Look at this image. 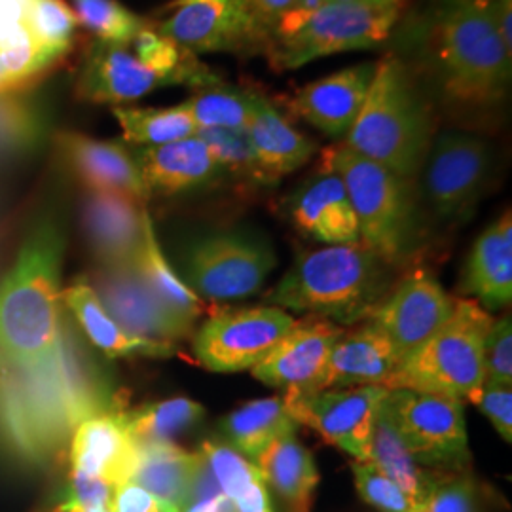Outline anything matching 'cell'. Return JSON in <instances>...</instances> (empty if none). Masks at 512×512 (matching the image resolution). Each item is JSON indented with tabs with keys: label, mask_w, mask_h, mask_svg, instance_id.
<instances>
[{
	"label": "cell",
	"mask_w": 512,
	"mask_h": 512,
	"mask_svg": "<svg viewBox=\"0 0 512 512\" xmlns=\"http://www.w3.org/2000/svg\"><path fill=\"white\" fill-rule=\"evenodd\" d=\"M391 266L363 243L306 251L266 296V306L351 325L368 321L391 289Z\"/></svg>",
	"instance_id": "1"
},
{
	"label": "cell",
	"mask_w": 512,
	"mask_h": 512,
	"mask_svg": "<svg viewBox=\"0 0 512 512\" xmlns=\"http://www.w3.org/2000/svg\"><path fill=\"white\" fill-rule=\"evenodd\" d=\"M433 110L399 57L376 63L363 109L344 145L395 175L414 181L433 145Z\"/></svg>",
	"instance_id": "2"
},
{
	"label": "cell",
	"mask_w": 512,
	"mask_h": 512,
	"mask_svg": "<svg viewBox=\"0 0 512 512\" xmlns=\"http://www.w3.org/2000/svg\"><path fill=\"white\" fill-rule=\"evenodd\" d=\"M61 232L44 219L0 285V353L19 366L46 363L59 336Z\"/></svg>",
	"instance_id": "3"
},
{
	"label": "cell",
	"mask_w": 512,
	"mask_h": 512,
	"mask_svg": "<svg viewBox=\"0 0 512 512\" xmlns=\"http://www.w3.org/2000/svg\"><path fill=\"white\" fill-rule=\"evenodd\" d=\"M433 52L448 101L490 109L507 97L512 55L497 35L488 0H452L435 21Z\"/></svg>",
	"instance_id": "4"
},
{
	"label": "cell",
	"mask_w": 512,
	"mask_h": 512,
	"mask_svg": "<svg viewBox=\"0 0 512 512\" xmlns=\"http://www.w3.org/2000/svg\"><path fill=\"white\" fill-rule=\"evenodd\" d=\"M323 169L346 184L366 249L391 268L410 262L423 236L414 181L366 160L344 143L323 152Z\"/></svg>",
	"instance_id": "5"
},
{
	"label": "cell",
	"mask_w": 512,
	"mask_h": 512,
	"mask_svg": "<svg viewBox=\"0 0 512 512\" xmlns=\"http://www.w3.org/2000/svg\"><path fill=\"white\" fill-rule=\"evenodd\" d=\"M403 8H363L325 2L291 10L272 29L264 54L274 71H293L319 57L380 48Z\"/></svg>",
	"instance_id": "6"
},
{
	"label": "cell",
	"mask_w": 512,
	"mask_h": 512,
	"mask_svg": "<svg viewBox=\"0 0 512 512\" xmlns=\"http://www.w3.org/2000/svg\"><path fill=\"white\" fill-rule=\"evenodd\" d=\"M492 325L490 311L458 298L450 319L399 366L387 389L469 399L482 385L484 342Z\"/></svg>",
	"instance_id": "7"
},
{
	"label": "cell",
	"mask_w": 512,
	"mask_h": 512,
	"mask_svg": "<svg viewBox=\"0 0 512 512\" xmlns=\"http://www.w3.org/2000/svg\"><path fill=\"white\" fill-rule=\"evenodd\" d=\"M275 262L270 243L251 232H213L188 245L184 279L203 300H241L262 289Z\"/></svg>",
	"instance_id": "8"
},
{
	"label": "cell",
	"mask_w": 512,
	"mask_h": 512,
	"mask_svg": "<svg viewBox=\"0 0 512 512\" xmlns=\"http://www.w3.org/2000/svg\"><path fill=\"white\" fill-rule=\"evenodd\" d=\"M385 403L406 448L421 467L459 473L471 465L463 401L412 389H389Z\"/></svg>",
	"instance_id": "9"
},
{
	"label": "cell",
	"mask_w": 512,
	"mask_h": 512,
	"mask_svg": "<svg viewBox=\"0 0 512 512\" xmlns=\"http://www.w3.org/2000/svg\"><path fill=\"white\" fill-rule=\"evenodd\" d=\"M492 148L471 133L448 131L433 139L425 158L423 200L440 222L469 217L488 183Z\"/></svg>",
	"instance_id": "10"
},
{
	"label": "cell",
	"mask_w": 512,
	"mask_h": 512,
	"mask_svg": "<svg viewBox=\"0 0 512 512\" xmlns=\"http://www.w3.org/2000/svg\"><path fill=\"white\" fill-rule=\"evenodd\" d=\"M294 321L293 315L275 306L220 311L194 334V355L211 372L251 370L291 330Z\"/></svg>",
	"instance_id": "11"
},
{
	"label": "cell",
	"mask_w": 512,
	"mask_h": 512,
	"mask_svg": "<svg viewBox=\"0 0 512 512\" xmlns=\"http://www.w3.org/2000/svg\"><path fill=\"white\" fill-rule=\"evenodd\" d=\"M156 31L190 54L264 52L268 33L245 0H177Z\"/></svg>",
	"instance_id": "12"
},
{
	"label": "cell",
	"mask_w": 512,
	"mask_h": 512,
	"mask_svg": "<svg viewBox=\"0 0 512 512\" xmlns=\"http://www.w3.org/2000/svg\"><path fill=\"white\" fill-rule=\"evenodd\" d=\"M387 391L380 385L319 391L289 389L283 401L298 425H308L355 461H366L376 414Z\"/></svg>",
	"instance_id": "13"
},
{
	"label": "cell",
	"mask_w": 512,
	"mask_h": 512,
	"mask_svg": "<svg viewBox=\"0 0 512 512\" xmlns=\"http://www.w3.org/2000/svg\"><path fill=\"white\" fill-rule=\"evenodd\" d=\"M456 300L442 289L435 275L425 268H414L385 296L368 321L391 340L403 365L450 319Z\"/></svg>",
	"instance_id": "14"
},
{
	"label": "cell",
	"mask_w": 512,
	"mask_h": 512,
	"mask_svg": "<svg viewBox=\"0 0 512 512\" xmlns=\"http://www.w3.org/2000/svg\"><path fill=\"white\" fill-rule=\"evenodd\" d=\"M114 323L129 336L173 344L194 336V325L150 291L133 264L103 266L92 287Z\"/></svg>",
	"instance_id": "15"
},
{
	"label": "cell",
	"mask_w": 512,
	"mask_h": 512,
	"mask_svg": "<svg viewBox=\"0 0 512 512\" xmlns=\"http://www.w3.org/2000/svg\"><path fill=\"white\" fill-rule=\"evenodd\" d=\"M344 330L321 317L294 321L291 330L251 372L258 382L275 389H315Z\"/></svg>",
	"instance_id": "16"
},
{
	"label": "cell",
	"mask_w": 512,
	"mask_h": 512,
	"mask_svg": "<svg viewBox=\"0 0 512 512\" xmlns=\"http://www.w3.org/2000/svg\"><path fill=\"white\" fill-rule=\"evenodd\" d=\"M171 86L133 54L129 44L95 40L84 55L76 74V95L99 105H126L158 88Z\"/></svg>",
	"instance_id": "17"
},
{
	"label": "cell",
	"mask_w": 512,
	"mask_h": 512,
	"mask_svg": "<svg viewBox=\"0 0 512 512\" xmlns=\"http://www.w3.org/2000/svg\"><path fill=\"white\" fill-rule=\"evenodd\" d=\"M376 63H361L319 78L298 90L291 110L332 139H342L355 124L372 84Z\"/></svg>",
	"instance_id": "18"
},
{
	"label": "cell",
	"mask_w": 512,
	"mask_h": 512,
	"mask_svg": "<svg viewBox=\"0 0 512 512\" xmlns=\"http://www.w3.org/2000/svg\"><path fill=\"white\" fill-rule=\"evenodd\" d=\"M401 361L391 340L372 321L344 330L330 353L321 380L311 391L380 385L389 387ZM310 391V389H308Z\"/></svg>",
	"instance_id": "19"
},
{
	"label": "cell",
	"mask_w": 512,
	"mask_h": 512,
	"mask_svg": "<svg viewBox=\"0 0 512 512\" xmlns=\"http://www.w3.org/2000/svg\"><path fill=\"white\" fill-rule=\"evenodd\" d=\"M139 444L124 412H101L82 421L71 444V471L101 478L112 486L131 480Z\"/></svg>",
	"instance_id": "20"
},
{
	"label": "cell",
	"mask_w": 512,
	"mask_h": 512,
	"mask_svg": "<svg viewBox=\"0 0 512 512\" xmlns=\"http://www.w3.org/2000/svg\"><path fill=\"white\" fill-rule=\"evenodd\" d=\"M147 215L145 203L118 192L90 190L84 202V230L103 266L135 262Z\"/></svg>",
	"instance_id": "21"
},
{
	"label": "cell",
	"mask_w": 512,
	"mask_h": 512,
	"mask_svg": "<svg viewBox=\"0 0 512 512\" xmlns=\"http://www.w3.org/2000/svg\"><path fill=\"white\" fill-rule=\"evenodd\" d=\"M291 220L300 234L327 245L361 243L346 184L327 169L294 194Z\"/></svg>",
	"instance_id": "22"
},
{
	"label": "cell",
	"mask_w": 512,
	"mask_h": 512,
	"mask_svg": "<svg viewBox=\"0 0 512 512\" xmlns=\"http://www.w3.org/2000/svg\"><path fill=\"white\" fill-rule=\"evenodd\" d=\"M148 194L175 196L219 181L224 175L200 137L131 150Z\"/></svg>",
	"instance_id": "23"
},
{
	"label": "cell",
	"mask_w": 512,
	"mask_h": 512,
	"mask_svg": "<svg viewBox=\"0 0 512 512\" xmlns=\"http://www.w3.org/2000/svg\"><path fill=\"white\" fill-rule=\"evenodd\" d=\"M59 147L90 190L118 192L141 203L150 198L133 154L122 143L97 141L82 133H63Z\"/></svg>",
	"instance_id": "24"
},
{
	"label": "cell",
	"mask_w": 512,
	"mask_h": 512,
	"mask_svg": "<svg viewBox=\"0 0 512 512\" xmlns=\"http://www.w3.org/2000/svg\"><path fill=\"white\" fill-rule=\"evenodd\" d=\"M465 293L475 294L484 310H499L512 300L511 211L488 226L473 245L465 266Z\"/></svg>",
	"instance_id": "25"
},
{
	"label": "cell",
	"mask_w": 512,
	"mask_h": 512,
	"mask_svg": "<svg viewBox=\"0 0 512 512\" xmlns=\"http://www.w3.org/2000/svg\"><path fill=\"white\" fill-rule=\"evenodd\" d=\"M245 131L258 164L272 184L308 164L317 152V143L293 128V124L260 95H256Z\"/></svg>",
	"instance_id": "26"
},
{
	"label": "cell",
	"mask_w": 512,
	"mask_h": 512,
	"mask_svg": "<svg viewBox=\"0 0 512 512\" xmlns=\"http://www.w3.org/2000/svg\"><path fill=\"white\" fill-rule=\"evenodd\" d=\"M202 471L200 452H188L175 442L139 444V456L129 482L183 512L194 497Z\"/></svg>",
	"instance_id": "27"
},
{
	"label": "cell",
	"mask_w": 512,
	"mask_h": 512,
	"mask_svg": "<svg viewBox=\"0 0 512 512\" xmlns=\"http://www.w3.org/2000/svg\"><path fill=\"white\" fill-rule=\"evenodd\" d=\"M255 465L268 488H272L287 512H311L319 486V469L310 450L296 435L274 440Z\"/></svg>",
	"instance_id": "28"
},
{
	"label": "cell",
	"mask_w": 512,
	"mask_h": 512,
	"mask_svg": "<svg viewBox=\"0 0 512 512\" xmlns=\"http://www.w3.org/2000/svg\"><path fill=\"white\" fill-rule=\"evenodd\" d=\"M65 302L76 315L88 338L109 357H169L177 351L173 344L129 336L128 332H124L114 323V319L99 302L95 291L86 283L71 285L65 291Z\"/></svg>",
	"instance_id": "29"
},
{
	"label": "cell",
	"mask_w": 512,
	"mask_h": 512,
	"mask_svg": "<svg viewBox=\"0 0 512 512\" xmlns=\"http://www.w3.org/2000/svg\"><path fill=\"white\" fill-rule=\"evenodd\" d=\"M298 421L287 410L283 397L249 401L230 412L220 429L243 456L255 461L274 440L296 435Z\"/></svg>",
	"instance_id": "30"
},
{
	"label": "cell",
	"mask_w": 512,
	"mask_h": 512,
	"mask_svg": "<svg viewBox=\"0 0 512 512\" xmlns=\"http://www.w3.org/2000/svg\"><path fill=\"white\" fill-rule=\"evenodd\" d=\"M366 461L372 463L389 480H393L404 494L410 495L421 507L425 495L429 492L433 473H427L406 448L395 423L391 420L385 399L376 414L370 440V454Z\"/></svg>",
	"instance_id": "31"
},
{
	"label": "cell",
	"mask_w": 512,
	"mask_h": 512,
	"mask_svg": "<svg viewBox=\"0 0 512 512\" xmlns=\"http://www.w3.org/2000/svg\"><path fill=\"white\" fill-rule=\"evenodd\" d=\"M135 270L145 279L150 291L156 294L165 306L179 317L196 325V321L207 311L205 300L194 293L177 272L169 266L160 243L154 234L150 215L145 219V234L141 249L133 262Z\"/></svg>",
	"instance_id": "32"
},
{
	"label": "cell",
	"mask_w": 512,
	"mask_h": 512,
	"mask_svg": "<svg viewBox=\"0 0 512 512\" xmlns=\"http://www.w3.org/2000/svg\"><path fill=\"white\" fill-rule=\"evenodd\" d=\"M112 114L120 124L124 139L137 147H156L173 141L194 137L196 124L177 105L171 109H137V107H112Z\"/></svg>",
	"instance_id": "33"
},
{
	"label": "cell",
	"mask_w": 512,
	"mask_h": 512,
	"mask_svg": "<svg viewBox=\"0 0 512 512\" xmlns=\"http://www.w3.org/2000/svg\"><path fill=\"white\" fill-rule=\"evenodd\" d=\"M124 416L137 444H162L190 431L205 416V408L188 397H175L124 412Z\"/></svg>",
	"instance_id": "34"
},
{
	"label": "cell",
	"mask_w": 512,
	"mask_h": 512,
	"mask_svg": "<svg viewBox=\"0 0 512 512\" xmlns=\"http://www.w3.org/2000/svg\"><path fill=\"white\" fill-rule=\"evenodd\" d=\"M255 101L256 93L219 82L196 90L181 107L198 129H245Z\"/></svg>",
	"instance_id": "35"
},
{
	"label": "cell",
	"mask_w": 512,
	"mask_h": 512,
	"mask_svg": "<svg viewBox=\"0 0 512 512\" xmlns=\"http://www.w3.org/2000/svg\"><path fill=\"white\" fill-rule=\"evenodd\" d=\"M196 137H200L205 147L209 148L222 173H228L245 183L272 186L256 160L255 150L245 129H198Z\"/></svg>",
	"instance_id": "36"
},
{
	"label": "cell",
	"mask_w": 512,
	"mask_h": 512,
	"mask_svg": "<svg viewBox=\"0 0 512 512\" xmlns=\"http://www.w3.org/2000/svg\"><path fill=\"white\" fill-rule=\"evenodd\" d=\"M73 10L78 25L110 44H131L148 27L118 0H73Z\"/></svg>",
	"instance_id": "37"
},
{
	"label": "cell",
	"mask_w": 512,
	"mask_h": 512,
	"mask_svg": "<svg viewBox=\"0 0 512 512\" xmlns=\"http://www.w3.org/2000/svg\"><path fill=\"white\" fill-rule=\"evenodd\" d=\"M200 456L205 463L207 473L219 488L220 494L226 495L232 501H236L239 495L245 494L255 482L262 480L255 461H249L230 444L217 442V440H205Z\"/></svg>",
	"instance_id": "38"
},
{
	"label": "cell",
	"mask_w": 512,
	"mask_h": 512,
	"mask_svg": "<svg viewBox=\"0 0 512 512\" xmlns=\"http://www.w3.org/2000/svg\"><path fill=\"white\" fill-rule=\"evenodd\" d=\"M25 21L33 37L57 59L73 48L78 19L65 0H31Z\"/></svg>",
	"instance_id": "39"
},
{
	"label": "cell",
	"mask_w": 512,
	"mask_h": 512,
	"mask_svg": "<svg viewBox=\"0 0 512 512\" xmlns=\"http://www.w3.org/2000/svg\"><path fill=\"white\" fill-rule=\"evenodd\" d=\"M355 488L370 507L382 512H421V507L368 461L353 463Z\"/></svg>",
	"instance_id": "40"
},
{
	"label": "cell",
	"mask_w": 512,
	"mask_h": 512,
	"mask_svg": "<svg viewBox=\"0 0 512 512\" xmlns=\"http://www.w3.org/2000/svg\"><path fill=\"white\" fill-rule=\"evenodd\" d=\"M421 512H480L475 480L463 471H435Z\"/></svg>",
	"instance_id": "41"
},
{
	"label": "cell",
	"mask_w": 512,
	"mask_h": 512,
	"mask_svg": "<svg viewBox=\"0 0 512 512\" xmlns=\"http://www.w3.org/2000/svg\"><path fill=\"white\" fill-rule=\"evenodd\" d=\"M482 384L512 387L511 317L494 321L484 342V378Z\"/></svg>",
	"instance_id": "42"
},
{
	"label": "cell",
	"mask_w": 512,
	"mask_h": 512,
	"mask_svg": "<svg viewBox=\"0 0 512 512\" xmlns=\"http://www.w3.org/2000/svg\"><path fill=\"white\" fill-rule=\"evenodd\" d=\"M40 122L31 103L19 99H0V147H18L37 137Z\"/></svg>",
	"instance_id": "43"
},
{
	"label": "cell",
	"mask_w": 512,
	"mask_h": 512,
	"mask_svg": "<svg viewBox=\"0 0 512 512\" xmlns=\"http://www.w3.org/2000/svg\"><path fill=\"white\" fill-rule=\"evenodd\" d=\"M469 401L494 423L497 433L505 442L512 440V391L511 387L482 384L469 395Z\"/></svg>",
	"instance_id": "44"
},
{
	"label": "cell",
	"mask_w": 512,
	"mask_h": 512,
	"mask_svg": "<svg viewBox=\"0 0 512 512\" xmlns=\"http://www.w3.org/2000/svg\"><path fill=\"white\" fill-rule=\"evenodd\" d=\"M114 490H116V486H112L101 478H93V476L71 471L65 499L76 501L93 511L109 512Z\"/></svg>",
	"instance_id": "45"
},
{
	"label": "cell",
	"mask_w": 512,
	"mask_h": 512,
	"mask_svg": "<svg viewBox=\"0 0 512 512\" xmlns=\"http://www.w3.org/2000/svg\"><path fill=\"white\" fill-rule=\"evenodd\" d=\"M109 512H181V509L150 494L135 482H124L114 490Z\"/></svg>",
	"instance_id": "46"
},
{
	"label": "cell",
	"mask_w": 512,
	"mask_h": 512,
	"mask_svg": "<svg viewBox=\"0 0 512 512\" xmlns=\"http://www.w3.org/2000/svg\"><path fill=\"white\" fill-rule=\"evenodd\" d=\"M245 2L253 12L256 21L260 23V27L268 33V38L272 35V29L279 18L291 12L296 4V0H245Z\"/></svg>",
	"instance_id": "47"
},
{
	"label": "cell",
	"mask_w": 512,
	"mask_h": 512,
	"mask_svg": "<svg viewBox=\"0 0 512 512\" xmlns=\"http://www.w3.org/2000/svg\"><path fill=\"white\" fill-rule=\"evenodd\" d=\"M232 503L236 512H274L268 486L264 484V480L255 482L245 494L239 495L238 499Z\"/></svg>",
	"instance_id": "48"
},
{
	"label": "cell",
	"mask_w": 512,
	"mask_h": 512,
	"mask_svg": "<svg viewBox=\"0 0 512 512\" xmlns=\"http://www.w3.org/2000/svg\"><path fill=\"white\" fill-rule=\"evenodd\" d=\"M497 35L512 55V0H488Z\"/></svg>",
	"instance_id": "49"
},
{
	"label": "cell",
	"mask_w": 512,
	"mask_h": 512,
	"mask_svg": "<svg viewBox=\"0 0 512 512\" xmlns=\"http://www.w3.org/2000/svg\"><path fill=\"white\" fill-rule=\"evenodd\" d=\"M31 0H0V33L25 23Z\"/></svg>",
	"instance_id": "50"
},
{
	"label": "cell",
	"mask_w": 512,
	"mask_h": 512,
	"mask_svg": "<svg viewBox=\"0 0 512 512\" xmlns=\"http://www.w3.org/2000/svg\"><path fill=\"white\" fill-rule=\"evenodd\" d=\"M325 2L363 6V8H403L406 0H325Z\"/></svg>",
	"instance_id": "51"
},
{
	"label": "cell",
	"mask_w": 512,
	"mask_h": 512,
	"mask_svg": "<svg viewBox=\"0 0 512 512\" xmlns=\"http://www.w3.org/2000/svg\"><path fill=\"white\" fill-rule=\"evenodd\" d=\"M54 512H101V511H93V509H88V507H84V505H80V503H76V501H71V499H63L57 507H55Z\"/></svg>",
	"instance_id": "52"
},
{
	"label": "cell",
	"mask_w": 512,
	"mask_h": 512,
	"mask_svg": "<svg viewBox=\"0 0 512 512\" xmlns=\"http://www.w3.org/2000/svg\"><path fill=\"white\" fill-rule=\"evenodd\" d=\"M10 90H14V86H12L8 73H6V69L2 65V61H0V93L10 92Z\"/></svg>",
	"instance_id": "53"
}]
</instances>
